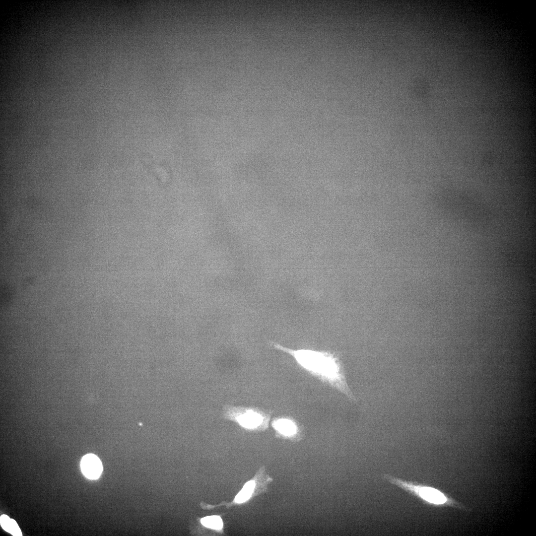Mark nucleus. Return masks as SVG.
Wrapping results in <instances>:
<instances>
[{
	"mask_svg": "<svg viewBox=\"0 0 536 536\" xmlns=\"http://www.w3.org/2000/svg\"><path fill=\"white\" fill-rule=\"evenodd\" d=\"M275 348L293 356L298 363L310 374L356 402L347 383L344 370L338 358L333 353L312 350H293L271 342Z\"/></svg>",
	"mask_w": 536,
	"mask_h": 536,
	"instance_id": "1",
	"label": "nucleus"
},
{
	"mask_svg": "<svg viewBox=\"0 0 536 536\" xmlns=\"http://www.w3.org/2000/svg\"><path fill=\"white\" fill-rule=\"evenodd\" d=\"M383 478L391 484L430 504L439 505L449 502L448 498L444 493L434 488L401 479L389 474L384 475Z\"/></svg>",
	"mask_w": 536,
	"mask_h": 536,
	"instance_id": "2",
	"label": "nucleus"
},
{
	"mask_svg": "<svg viewBox=\"0 0 536 536\" xmlns=\"http://www.w3.org/2000/svg\"><path fill=\"white\" fill-rule=\"evenodd\" d=\"M272 426L275 430L286 436H291L296 432L297 427L291 420L287 418H280L274 421Z\"/></svg>",
	"mask_w": 536,
	"mask_h": 536,
	"instance_id": "5",
	"label": "nucleus"
},
{
	"mask_svg": "<svg viewBox=\"0 0 536 536\" xmlns=\"http://www.w3.org/2000/svg\"><path fill=\"white\" fill-rule=\"evenodd\" d=\"M0 524L2 528L14 536H22L21 531L16 521L6 515L0 517Z\"/></svg>",
	"mask_w": 536,
	"mask_h": 536,
	"instance_id": "6",
	"label": "nucleus"
},
{
	"mask_svg": "<svg viewBox=\"0 0 536 536\" xmlns=\"http://www.w3.org/2000/svg\"><path fill=\"white\" fill-rule=\"evenodd\" d=\"M231 415H236V418L240 425L247 428H255L261 425L266 420V414L257 410H235Z\"/></svg>",
	"mask_w": 536,
	"mask_h": 536,
	"instance_id": "3",
	"label": "nucleus"
},
{
	"mask_svg": "<svg viewBox=\"0 0 536 536\" xmlns=\"http://www.w3.org/2000/svg\"><path fill=\"white\" fill-rule=\"evenodd\" d=\"M255 486V482L253 480L247 482L235 497V501L240 503L247 501L250 497Z\"/></svg>",
	"mask_w": 536,
	"mask_h": 536,
	"instance_id": "7",
	"label": "nucleus"
},
{
	"mask_svg": "<svg viewBox=\"0 0 536 536\" xmlns=\"http://www.w3.org/2000/svg\"><path fill=\"white\" fill-rule=\"evenodd\" d=\"M201 522L204 526L215 530L221 529L223 526L222 519L218 516L204 517L201 519Z\"/></svg>",
	"mask_w": 536,
	"mask_h": 536,
	"instance_id": "8",
	"label": "nucleus"
},
{
	"mask_svg": "<svg viewBox=\"0 0 536 536\" xmlns=\"http://www.w3.org/2000/svg\"><path fill=\"white\" fill-rule=\"evenodd\" d=\"M80 468L84 475L90 479L99 478L103 470L101 461L96 455L92 454L85 455L82 457Z\"/></svg>",
	"mask_w": 536,
	"mask_h": 536,
	"instance_id": "4",
	"label": "nucleus"
}]
</instances>
